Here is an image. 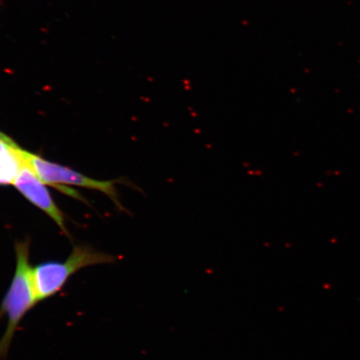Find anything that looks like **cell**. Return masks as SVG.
<instances>
[{
	"instance_id": "obj_1",
	"label": "cell",
	"mask_w": 360,
	"mask_h": 360,
	"mask_svg": "<svg viewBox=\"0 0 360 360\" xmlns=\"http://www.w3.org/2000/svg\"><path fill=\"white\" fill-rule=\"evenodd\" d=\"M16 267L0 305V319L7 318V328L0 340V360L7 357L13 337L22 319L39 304L34 289L33 267L30 263V241L15 244Z\"/></svg>"
},
{
	"instance_id": "obj_2",
	"label": "cell",
	"mask_w": 360,
	"mask_h": 360,
	"mask_svg": "<svg viewBox=\"0 0 360 360\" xmlns=\"http://www.w3.org/2000/svg\"><path fill=\"white\" fill-rule=\"evenodd\" d=\"M115 257L89 246H76L65 261H45L33 267L34 289L39 303L61 292L80 269L115 262Z\"/></svg>"
},
{
	"instance_id": "obj_3",
	"label": "cell",
	"mask_w": 360,
	"mask_h": 360,
	"mask_svg": "<svg viewBox=\"0 0 360 360\" xmlns=\"http://www.w3.org/2000/svg\"><path fill=\"white\" fill-rule=\"evenodd\" d=\"M27 165L34 170L44 184L49 186L57 188L63 184V186H79L101 191L109 196L117 206L122 208L118 200L115 182L98 181V180L90 179L73 169L51 163L43 159L42 157L31 154L30 152L27 154Z\"/></svg>"
},
{
	"instance_id": "obj_4",
	"label": "cell",
	"mask_w": 360,
	"mask_h": 360,
	"mask_svg": "<svg viewBox=\"0 0 360 360\" xmlns=\"http://www.w3.org/2000/svg\"><path fill=\"white\" fill-rule=\"evenodd\" d=\"M41 179L28 165L20 171L13 186L27 200L49 216L63 232L68 235L64 214L58 208Z\"/></svg>"
},
{
	"instance_id": "obj_5",
	"label": "cell",
	"mask_w": 360,
	"mask_h": 360,
	"mask_svg": "<svg viewBox=\"0 0 360 360\" xmlns=\"http://www.w3.org/2000/svg\"><path fill=\"white\" fill-rule=\"evenodd\" d=\"M28 151L22 150L7 135L0 132V184H13L27 165Z\"/></svg>"
}]
</instances>
